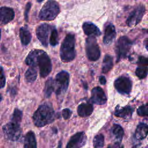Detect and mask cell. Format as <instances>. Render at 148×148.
<instances>
[{"label":"cell","mask_w":148,"mask_h":148,"mask_svg":"<svg viewBox=\"0 0 148 148\" xmlns=\"http://www.w3.org/2000/svg\"><path fill=\"white\" fill-rule=\"evenodd\" d=\"M20 38L22 45L26 46L29 43L31 40V35L28 29L21 27L20 29Z\"/></svg>","instance_id":"22"},{"label":"cell","mask_w":148,"mask_h":148,"mask_svg":"<svg viewBox=\"0 0 148 148\" xmlns=\"http://www.w3.org/2000/svg\"><path fill=\"white\" fill-rule=\"evenodd\" d=\"M37 77V71L35 67L30 66L25 73V77L26 80L29 83L34 82Z\"/></svg>","instance_id":"25"},{"label":"cell","mask_w":148,"mask_h":148,"mask_svg":"<svg viewBox=\"0 0 148 148\" xmlns=\"http://www.w3.org/2000/svg\"><path fill=\"white\" fill-rule=\"evenodd\" d=\"M147 32H148V30H147Z\"/></svg>","instance_id":"40"},{"label":"cell","mask_w":148,"mask_h":148,"mask_svg":"<svg viewBox=\"0 0 148 148\" xmlns=\"http://www.w3.org/2000/svg\"><path fill=\"white\" fill-rule=\"evenodd\" d=\"M31 3L28 2V3H27V4L26 5V6H25L24 16H25V20H26V21H28V13H29L30 8H31Z\"/></svg>","instance_id":"34"},{"label":"cell","mask_w":148,"mask_h":148,"mask_svg":"<svg viewBox=\"0 0 148 148\" xmlns=\"http://www.w3.org/2000/svg\"><path fill=\"white\" fill-rule=\"evenodd\" d=\"M55 88L57 95H60L66 92L69 82V75L65 71L58 73L56 76Z\"/></svg>","instance_id":"8"},{"label":"cell","mask_w":148,"mask_h":148,"mask_svg":"<svg viewBox=\"0 0 148 148\" xmlns=\"http://www.w3.org/2000/svg\"><path fill=\"white\" fill-rule=\"evenodd\" d=\"M82 27L84 34L87 36H98L101 35L99 29L92 23L86 22L83 24Z\"/></svg>","instance_id":"17"},{"label":"cell","mask_w":148,"mask_h":148,"mask_svg":"<svg viewBox=\"0 0 148 148\" xmlns=\"http://www.w3.org/2000/svg\"><path fill=\"white\" fill-rule=\"evenodd\" d=\"M111 134L117 143L120 144L124 134L123 128L119 124H113L111 128Z\"/></svg>","instance_id":"20"},{"label":"cell","mask_w":148,"mask_h":148,"mask_svg":"<svg viewBox=\"0 0 148 148\" xmlns=\"http://www.w3.org/2000/svg\"><path fill=\"white\" fill-rule=\"evenodd\" d=\"M86 52L90 61H95L99 58L101 51L95 36H88L86 39Z\"/></svg>","instance_id":"5"},{"label":"cell","mask_w":148,"mask_h":148,"mask_svg":"<svg viewBox=\"0 0 148 148\" xmlns=\"http://www.w3.org/2000/svg\"><path fill=\"white\" fill-rule=\"evenodd\" d=\"M25 62L29 66L36 67L38 66L42 77H46L52 69L51 60L47 54L42 50L34 49L31 50L26 57Z\"/></svg>","instance_id":"1"},{"label":"cell","mask_w":148,"mask_h":148,"mask_svg":"<svg viewBox=\"0 0 148 148\" xmlns=\"http://www.w3.org/2000/svg\"><path fill=\"white\" fill-rule=\"evenodd\" d=\"M2 95L0 94V102L2 101Z\"/></svg>","instance_id":"37"},{"label":"cell","mask_w":148,"mask_h":148,"mask_svg":"<svg viewBox=\"0 0 148 148\" xmlns=\"http://www.w3.org/2000/svg\"><path fill=\"white\" fill-rule=\"evenodd\" d=\"M42 1H43V0H37V1H38V2H42Z\"/></svg>","instance_id":"38"},{"label":"cell","mask_w":148,"mask_h":148,"mask_svg":"<svg viewBox=\"0 0 148 148\" xmlns=\"http://www.w3.org/2000/svg\"><path fill=\"white\" fill-rule=\"evenodd\" d=\"M14 17V12L10 8L3 6L0 8V24H6Z\"/></svg>","instance_id":"14"},{"label":"cell","mask_w":148,"mask_h":148,"mask_svg":"<svg viewBox=\"0 0 148 148\" xmlns=\"http://www.w3.org/2000/svg\"><path fill=\"white\" fill-rule=\"evenodd\" d=\"M32 119L34 124L39 127L50 124L55 119L54 109L50 104H42L35 112Z\"/></svg>","instance_id":"2"},{"label":"cell","mask_w":148,"mask_h":148,"mask_svg":"<svg viewBox=\"0 0 148 148\" xmlns=\"http://www.w3.org/2000/svg\"><path fill=\"white\" fill-rule=\"evenodd\" d=\"M132 41L128 37L123 36L119 38L116 45L117 62L127 57V54L132 46Z\"/></svg>","instance_id":"7"},{"label":"cell","mask_w":148,"mask_h":148,"mask_svg":"<svg viewBox=\"0 0 148 148\" xmlns=\"http://www.w3.org/2000/svg\"><path fill=\"white\" fill-rule=\"evenodd\" d=\"M93 112V106L90 103H82L77 107V113L80 117H88Z\"/></svg>","instance_id":"18"},{"label":"cell","mask_w":148,"mask_h":148,"mask_svg":"<svg viewBox=\"0 0 148 148\" xmlns=\"http://www.w3.org/2000/svg\"><path fill=\"white\" fill-rule=\"evenodd\" d=\"M60 13L58 3L54 0H49L41 9L39 17L42 20L51 21L54 20Z\"/></svg>","instance_id":"4"},{"label":"cell","mask_w":148,"mask_h":148,"mask_svg":"<svg viewBox=\"0 0 148 148\" xmlns=\"http://www.w3.org/2000/svg\"><path fill=\"white\" fill-rule=\"evenodd\" d=\"M137 113L140 116H148V103L140 106L137 109Z\"/></svg>","instance_id":"30"},{"label":"cell","mask_w":148,"mask_h":148,"mask_svg":"<svg viewBox=\"0 0 148 148\" xmlns=\"http://www.w3.org/2000/svg\"><path fill=\"white\" fill-rule=\"evenodd\" d=\"M58 43V32L56 28H53L51 31L50 38V44L53 46H56Z\"/></svg>","instance_id":"28"},{"label":"cell","mask_w":148,"mask_h":148,"mask_svg":"<svg viewBox=\"0 0 148 148\" xmlns=\"http://www.w3.org/2000/svg\"><path fill=\"white\" fill-rule=\"evenodd\" d=\"M148 134V125L146 123H139L136 127L135 136L136 139L141 140L145 139Z\"/></svg>","instance_id":"19"},{"label":"cell","mask_w":148,"mask_h":148,"mask_svg":"<svg viewBox=\"0 0 148 148\" xmlns=\"http://www.w3.org/2000/svg\"><path fill=\"white\" fill-rule=\"evenodd\" d=\"M20 124L12 120L5 124L2 128L5 138L11 141L18 140L22 133Z\"/></svg>","instance_id":"6"},{"label":"cell","mask_w":148,"mask_h":148,"mask_svg":"<svg viewBox=\"0 0 148 148\" xmlns=\"http://www.w3.org/2000/svg\"><path fill=\"white\" fill-rule=\"evenodd\" d=\"M135 73L139 79H143L146 77L148 74V67L144 65L138 66L136 69Z\"/></svg>","instance_id":"26"},{"label":"cell","mask_w":148,"mask_h":148,"mask_svg":"<svg viewBox=\"0 0 148 148\" xmlns=\"http://www.w3.org/2000/svg\"><path fill=\"white\" fill-rule=\"evenodd\" d=\"M137 63L142 65H148V57L144 56H139L138 59Z\"/></svg>","instance_id":"32"},{"label":"cell","mask_w":148,"mask_h":148,"mask_svg":"<svg viewBox=\"0 0 148 148\" xmlns=\"http://www.w3.org/2000/svg\"><path fill=\"white\" fill-rule=\"evenodd\" d=\"M116 35V32L114 26L112 24H108L105 29V34L103 38V42L105 45L110 44L114 39Z\"/></svg>","instance_id":"15"},{"label":"cell","mask_w":148,"mask_h":148,"mask_svg":"<svg viewBox=\"0 0 148 148\" xmlns=\"http://www.w3.org/2000/svg\"><path fill=\"white\" fill-rule=\"evenodd\" d=\"M104 136L102 134L97 135L93 139V146L94 147H102L104 146Z\"/></svg>","instance_id":"27"},{"label":"cell","mask_w":148,"mask_h":148,"mask_svg":"<svg viewBox=\"0 0 148 148\" xmlns=\"http://www.w3.org/2000/svg\"><path fill=\"white\" fill-rule=\"evenodd\" d=\"M72 111L69 109H64L62 110V117L63 118L65 119V120H67L68 119H69L72 115Z\"/></svg>","instance_id":"33"},{"label":"cell","mask_w":148,"mask_h":148,"mask_svg":"<svg viewBox=\"0 0 148 148\" xmlns=\"http://www.w3.org/2000/svg\"><path fill=\"white\" fill-rule=\"evenodd\" d=\"M51 30V27L47 24H42L40 25L36 31V34L38 39L43 46H48L49 34Z\"/></svg>","instance_id":"10"},{"label":"cell","mask_w":148,"mask_h":148,"mask_svg":"<svg viewBox=\"0 0 148 148\" xmlns=\"http://www.w3.org/2000/svg\"><path fill=\"white\" fill-rule=\"evenodd\" d=\"M6 79L3 72V68L0 66V88H2L5 86Z\"/></svg>","instance_id":"31"},{"label":"cell","mask_w":148,"mask_h":148,"mask_svg":"<svg viewBox=\"0 0 148 148\" xmlns=\"http://www.w3.org/2000/svg\"><path fill=\"white\" fill-rule=\"evenodd\" d=\"M22 116H23L22 112L20 109L16 108L14 110L13 116H12L11 120L20 124V123L21 121V119H22Z\"/></svg>","instance_id":"29"},{"label":"cell","mask_w":148,"mask_h":148,"mask_svg":"<svg viewBox=\"0 0 148 148\" xmlns=\"http://www.w3.org/2000/svg\"><path fill=\"white\" fill-rule=\"evenodd\" d=\"M145 12V8L143 6L138 7L129 16L127 20V24L129 27H133L137 25L142 20Z\"/></svg>","instance_id":"13"},{"label":"cell","mask_w":148,"mask_h":148,"mask_svg":"<svg viewBox=\"0 0 148 148\" xmlns=\"http://www.w3.org/2000/svg\"><path fill=\"white\" fill-rule=\"evenodd\" d=\"M133 112L134 109L130 106H126L121 108H120L119 106H117L114 114L117 117L124 119H128L131 117Z\"/></svg>","instance_id":"16"},{"label":"cell","mask_w":148,"mask_h":148,"mask_svg":"<svg viewBox=\"0 0 148 148\" xmlns=\"http://www.w3.org/2000/svg\"><path fill=\"white\" fill-rule=\"evenodd\" d=\"M91 101L96 105H104L107 101L106 94L102 88L95 87L91 91Z\"/></svg>","instance_id":"12"},{"label":"cell","mask_w":148,"mask_h":148,"mask_svg":"<svg viewBox=\"0 0 148 148\" xmlns=\"http://www.w3.org/2000/svg\"><path fill=\"white\" fill-rule=\"evenodd\" d=\"M132 86L131 80L125 76L118 77L114 83L116 90L122 94H129L132 90Z\"/></svg>","instance_id":"9"},{"label":"cell","mask_w":148,"mask_h":148,"mask_svg":"<svg viewBox=\"0 0 148 148\" xmlns=\"http://www.w3.org/2000/svg\"><path fill=\"white\" fill-rule=\"evenodd\" d=\"M36 146V141L34 132L31 131L28 132L24 137V147L25 148H35Z\"/></svg>","instance_id":"21"},{"label":"cell","mask_w":148,"mask_h":148,"mask_svg":"<svg viewBox=\"0 0 148 148\" xmlns=\"http://www.w3.org/2000/svg\"><path fill=\"white\" fill-rule=\"evenodd\" d=\"M113 57L108 54H106L103 60L102 66V72L103 73H106L110 71L113 66Z\"/></svg>","instance_id":"23"},{"label":"cell","mask_w":148,"mask_h":148,"mask_svg":"<svg viewBox=\"0 0 148 148\" xmlns=\"http://www.w3.org/2000/svg\"><path fill=\"white\" fill-rule=\"evenodd\" d=\"M86 136L84 132H79L73 135L68 142L66 148H79L83 147L86 142Z\"/></svg>","instance_id":"11"},{"label":"cell","mask_w":148,"mask_h":148,"mask_svg":"<svg viewBox=\"0 0 148 148\" xmlns=\"http://www.w3.org/2000/svg\"><path fill=\"white\" fill-rule=\"evenodd\" d=\"M144 43H145V45L146 49L148 50V39H146L145 40Z\"/></svg>","instance_id":"36"},{"label":"cell","mask_w":148,"mask_h":148,"mask_svg":"<svg viewBox=\"0 0 148 148\" xmlns=\"http://www.w3.org/2000/svg\"><path fill=\"white\" fill-rule=\"evenodd\" d=\"M99 81L100 82V83L102 85H104L106 84V80L105 79V77L103 76H101L99 78Z\"/></svg>","instance_id":"35"},{"label":"cell","mask_w":148,"mask_h":148,"mask_svg":"<svg viewBox=\"0 0 148 148\" xmlns=\"http://www.w3.org/2000/svg\"><path fill=\"white\" fill-rule=\"evenodd\" d=\"M1 29H0V39H1Z\"/></svg>","instance_id":"39"},{"label":"cell","mask_w":148,"mask_h":148,"mask_svg":"<svg viewBox=\"0 0 148 148\" xmlns=\"http://www.w3.org/2000/svg\"><path fill=\"white\" fill-rule=\"evenodd\" d=\"M60 54L62 61L64 62H70L75 58V37L73 34L66 35L61 44Z\"/></svg>","instance_id":"3"},{"label":"cell","mask_w":148,"mask_h":148,"mask_svg":"<svg viewBox=\"0 0 148 148\" xmlns=\"http://www.w3.org/2000/svg\"><path fill=\"white\" fill-rule=\"evenodd\" d=\"M55 90V82L52 78H49L45 83L44 94L46 98H49Z\"/></svg>","instance_id":"24"}]
</instances>
